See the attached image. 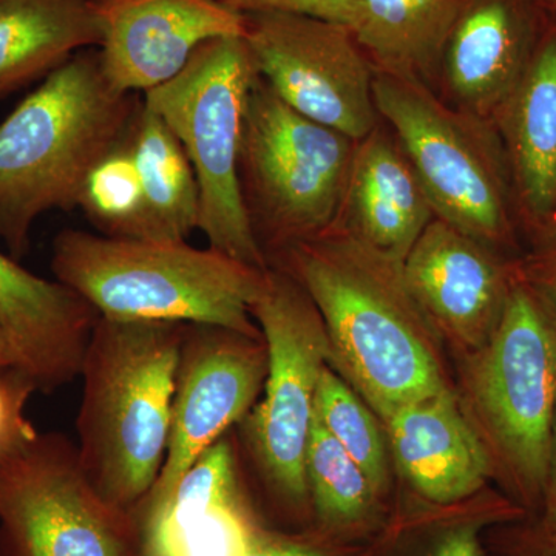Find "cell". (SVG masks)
I'll return each instance as SVG.
<instances>
[{"mask_svg":"<svg viewBox=\"0 0 556 556\" xmlns=\"http://www.w3.org/2000/svg\"><path fill=\"white\" fill-rule=\"evenodd\" d=\"M357 141L302 115L262 76L252 83L239 179L249 225L266 262L338 223Z\"/></svg>","mask_w":556,"mask_h":556,"instance_id":"5b68a950","label":"cell"},{"mask_svg":"<svg viewBox=\"0 0 556 556\" xmlns=\"http://www.w3.org/2000/svg\"><path fill=\"white\" fill-rule=\"evenodd\" d=\"M543 527L546 532L556 535V408L554 427H552L551 460H548V475L546 490L543 496Z\"/></svg>","mask_w":556,"mask_h":556,"instance_id":"d6a6232c","label":"cell"},{"mask_svg":"<svg viewBox=\"0 0 556 556\" xmlns=\"http://www.w3.org/2000/svg\"><path fill=\"white\" fill-rule=\"evenodd\" d=\"M544 3H546L548 11L556 17V0H544Z\"/></svg>","mask_w":556,"mask_h":556,"instance_id":"e575fe53","label":"cell"},{"mask_svg":"<svg viewBox=\"0 0 556 556\" xmlns=\"http://www.w3.org/2000/svg\"><path fill=\"white\" fill-rule=\"evenodd\" d=\"M316 417L325 430L361 466L372 486L382 493L387 482V453L382 431L365 402L336 372L321 371L316 393Z\"/></svg>","mask_w":556,"mask_h":556,"instance_id":"d4e9b609","label":"cell"},{"mask_svg":"<svg viewBox=\"0 0 556 556\" xmlns=\"http://www.w3.org/2000/svg\"><path fill=\"white\" fill-rule=\"evenodd\" d=\"M131 518L138 556H243L266 529L241 490L228 434L200 456L166 501Z\"/></svg>","mask_w":556,"mask_h":556,"instance_id":"2e32d148","label":"cell"},{"mask_svg":"<svg viewBox=\"0 0 556 556\" xmlns=\"http://www.w3.org/2000/svg\"><path fill=\"white\" fill-rule=\"evenodd\" d=\"M101 64L116 89L137 93L178 75L204 42L243 38L244 16L217 0H93Z\"/></svg>","mask_w":556,"mask_h":556,"instance_id":"4fadbf2b","label":"cell"},{"mask_svg":"<svg viewBox=\"0 0 556 556\" xmlns=\"http://www.w3.org/2000/svg\"><path fill=\"white\" fill-rule=\"evenodd\" d=\"M217 2L241 16L265 13L302 14V16L338 22L353 31L362 21V7L358 0H217Z\"/></svg>","mask_w":556,"mask_h":556,"instance_id":"83f0119b","label":"cell"},{"mask_svg":"<svg viewBox=\"0 0 556 556\" xmlns=\"http://www.w3.org/2000/svg\"><path fill=\"white\" fill-rule=\"evenodd\" d=\"M380 118L407 153L434 215L486 247H510L519 219L495 127L416 80L376 72Z\"/></svg>","mask_w":556,"mask_h":556,"instance_id":"52a82bcc","label":"cell"},{"mask_svg":"<svg viewBox=\"0 0 556 556\" xmlns=\"http://www.w3.org/2000/svg\"><path fill=\"white\" fill-rule=\"evenodd\" d=\"M548 20L544 0H466L442 58L439 97L492 124L525 76Z\"/></svg>","mask_w":556,"mask_h":556,"instance_id":"5bb4252c","label":"cell"},{"mask_svg":"<svg viewBox=\"0 0 556 556\" xmlns=\"http://www.w3.org/2000/svg\"><path fill=\"white\" fill-rule=\"evenodd\" d=\"M98 318L67 285L36 276L0 252V329L38 391L50 394L79 378Z\"/></svg>","mask_w":556,"mask_h":556,"instance_id":"e0dca14e","label":"cell"},{"mask_svg":"<svg viewBox=\"0 0 556 556\" xmlns=\"http://www.w3.org/2000/svg\"><path fill=\"white\" fill-rule=\"evenodd\" d=\"M338 536L317 529L309 535H281L265 529L243 556H346Z\"/></svg>","mask_w":556,"mask_h":556,"instance_id":"f1b7e54d","label":"cell"},{"mask_svg":"<svg viewBox=\"0 0 556 556\" xmlns=\"http://www.w3.org/2000/svg\"><path fill=\"white\" fill-rule=\"evenodd\" d=\"M437 217L426 189L390 127L357 141L334 228L402 265Z\"/></svg>","mask_w":556,"mask_h":556,"instance_id":"d6986e66","label":"cell"},{"mask_svg":"<svg viewBox=\"0 0 556 556\" xmlns=\"http://www.w3.org/2000/svg\"><path fill=\"white\" fill-rule=\"evenodd\" d=\"M186 325L100 317L84 356L80 464L98 493L130 515L166 460Z\"/></svg>","mask_w":556,"mask_h":556,"instance_id":"3957f363","label":"cell"},{"mask_svg":"<svg viewBox=\"0 0 556 556\" xmlns=\"http://www.w3.org/2000/svg\"><path fill=\"white\" fill-rule=\"evenodd\" d=\"M554 233H556V222H555L554 229H552V230H551V233H548V236H547V237L554 236ZM547 237H546V239H547ZM543 240H544V239H543ZM543 240H541V241H543ZM538 243H540V241H538Z\"/></svg>","mask_w":556,"mask_h":556,"instance_id":"d590c367","label":"cell"},{"mask_svg":"<svg viewBox=\"0 0 556 556\" xmlns=\"http://www.w3.org/2000/svg\"><path fill=\"white\" fill-rule=\"evenodd\" d=\"M266 375L268 350L263 334L254 338L215 325H186L166 460L155 485L135 510L166 501L200 456L239 426L262 396Z\"/></svg>","mask_w":556,"mask_h":556,"instance_id":"7c38bea8","label":"cell"},{"mask_svg":"<svg viewBox=\"0 0 556 556\" xmlns=\"http://www.w3.org/2000/svg\"><path fill=\"white\" fill-rule=\"evenodd\" d=\"M93 0H0V94L100 47Z\"/></svg>","mask_w":556,"mask_h":556,"instance_id":"44dd1931","label":"cell"},{"mask_svg":"<svg viewBox=\"0 0 556 556\" xmlns=\"http://www.w3.org/2000/svg\"><path fill=\"white\" fill-rule=\"evenodd\" d=\"M244 24L258 75L288 105L354 141L375 130L376 70L350 27L285 13L249 14Z\"/></svg>","mask_w":556,"mask_h":556,"instance_id":"8fae6325","label":"cell"},{"mask_svg":"<svg viewBox=\"0 0 556 556\" xmlns=\"http://www.w3.org/2000/svg\"><path fill=\"white\" fill-rule=\"evenodd\" d=\"M354 36L376 72L438 93L442 58L466 0H358Z\"/></svg>","mask_w":556,"mask_h":556,"instance_id":"7402d4cb","label":"cell"},{"mask_svg":"<svg viewBox=\"0 0 556 556\" xmlns=\"http://www.w3.org/2000/svg\"><path fill=\"white\" fill-rule=\"evenodd\" d=\"M510 556H556V535L541 526L518 533L511 541Z\"/></svg>","mask_w":556,"mask_h":556,"instance_id":"1f68e13d","label":"cell"},{"mask_svg":"<svg viewBox=\"0 0 556 556\" xmlns=\"http://www.w3.org/2000/svg\"><path fill=\"white\" fill-rule=\"evenodd\" d=\"M251 314L268 350V375L262 399L240 420L241 439L270 493L289 510L305 514L318 379L331 361L327 329L308 292L277 266L266 269Z\"/></svg>","mask_w":556,"mask_h":556,"instance_id":"ba28073f","label":"cell"},{"mask_svg":"<svg viewBox=\"0 0 556 556\" xmlns=\"http://www.w3.org/2000/svg\"><path fill=\"white\" fill-rule=\"evenodd\" d=\"M36 391L35 382L21 368L0 367V460L13 455L38 433L25 415Z\"/></svg>","mask_w":556,"mask_h":556,"instance_id":"4316f807","label":"cell"},{"mask_svg":"<svg viewBox=\"0 0 556 556\" xmlns=\"http://www.w3.org/2000/svg\"><path fill=\"white\" fill-rule=\"evenodd\" d=\"M7 365H16V357H14L13 348H11L9 340L0 329V367H7Z\"/></svg>","mask_w":556,"mask_h":556,"instance_id":"836d02e7","label":"cell"},{"mask_svg":"<svg viewBox=\"0 0 556 556\" xmlns=\"http://www.w3.org/2000/svg\"><path fill=\"white\" fill-rule=\"evenodd\" d=\"M518 265L434 217L402 263L409 295L428 320L468 345H484L503 314Z\"/></svg>","mask_w":556,"mask_h":556,"instance_id":"9a60e30c","label":"cell"},{"mask_svg":"<svg viewBox=\"0 0 556 556\" xmlns=\"http://www.w3.org/2000/svg\"><path fill=\"white\" fill-rule=\"evenodd\" d=\"M0 556H138L134 518L98 493L64 434L0 460Z\"/></svg>","mask_w":556,"mask_h":556,"instance_id":"30bf717a","label":"cell"},{"mask_svg":"<svg viewBox=\"0 0 556 556\" xmlns=\"http://www.w3.org/2000/svg\"><path fill=\"white\" fill-rule=\"evenodd\" d=\"M305 471L311 510L321 532L342 538L375 517L380 493L356 460L318 422L316 413Z\"/></svg>","mask_w":556,"mask_h":556,"instance_id":"cb8c5ba5","label":"cell"},{"mask_svg":"<svg viewBox=\"0 0 556 556\" xmlns=\"http://www.w3.org/2000/svg\"><path fill=\"white\" fill-rule=\"evenodd\" d=\"M130 130L91 170L79 201L91 225L101 236L113 239H134L141 212V177L131 149Z\"/></svg>","mask_w":556,"mask_h":556,"instance_id":"484cf974","label":"cell"},{"mask_svg":"<svg viewBox=\"0 0 556 556\" xmlns=\"http://www.w3.org/2000/svg\"><path fill=\"white\" fill-rule=\"evenodd\" d=\"M308 292L324 320L331 361L383 420L447 390L426 332L428 318L390 262L339 229L270 260Z\"/></svg>","mask_w":556,"mask_h":556,"instance_id":"6da1fadb","label":"cell"},{"mask_svg":"<svg viewBox=\"0 0 556 556\" xmlns=\"http://www.w3.org/2000/svg\"><path fill=\"white\" fill-rule=\"evenodd\" d=\"M386 424L397 466L420 496L450 506L485 484L489 455L448 390L404 405Z\"/></svg>","mask_w":556,"mask_h":556,"instance_id":"ffe728a7","label":"cell"},{"mask_svg":"<svg viewBox=\"0 0 556 556\" xmlns=\"http://www.w3.org/2000/svg\"><path fill=\"white\" fill-rule=\"evenodd\" d=\"M518 273L556 313V233L535 244L533 254L518 265Z\"/></svg>","mask_w":556,"mask_h":556,"instance_id":"f546056e","label":"cell"},{"mask_svg":"<svg viewBox=\"0 0 556 556\" xmlns=\"http://www.w3.org/2000/svg\"><path fill=\"white\" fill-rule=\"evenodd\" d=\"M257 75L244 38L212 39L175 78L146 91L142 100L174 131L192 164L200 190L199 230L208 247L266 269L239 179L244 110Z\"/></svg>","mask_w":556,"mask_h":556,"instance_id":"8992f818","label":"cell"},{"mask_svg":"<svg viewBox=\"0 0 556 556\" xmlns=\"http://www.w3.org/2000/svg\"><path fill=\"white\" fill-rule=\"evenodd\" d=\"M142 100L116 89L100 50L51 72L0 124V240L28 251L36 219L79 207L91 170L129 134Z\"/></svg>","mask_w":556,"mask_h":556,"instance_id":"7a4b0ae2","label":"cell"},{"mask_svg":"<svg viewBox=\"0 0 556 556\" xmlns=\"http://www.w3.org/2000/svg\"><path fill=\"white\" fill-rule=\"evenodd\" d=\"M481 521H464L450 527L427 556H481Z\"/></svg>","mask_w":556,"mask_h":556,"instance_id":"4dcf8cb0","label":"cell"},{"mask_svg":"<svg viewBox=\"0 0 556 556\" xmlns=\"http://www.w3.org/2000/svg\"><path fill=\"white\" fill-rule=\"evenodd\" d=\"M473 391L522 497L543 503L556 408V313L519 273L475 365Z\"/></svg>","mask_w":556,"mask_h":556,"instance_id":"9c48e42d","label":"cell"},{"mask_svg":"<svg viewBox=\"0 0 556 556\" xmlns=\"http://www.w3.org/2000/svg\"><path fill=\"white\" fill-rule=\"evenodd\" d=\"M130 142L142 186L131 240L188 241L200 223L195 174L174 131L144 100L131 124Z\"/></svg>","mask_w":556,"mask_h":556,"instance_id":"603a6c76","label":"cell"},{"mask_svg":"<svg viewBox=\"0 0 556 556\" xmlns=\"http://www.w3.org/2000/svg\"><path fill=\"white\" fill-rule=\"evenodd\" d=\"M51 268L100 317L206 324L262 336L251 306L268 268H254L215 248L62 230Z\"/></svg>","mask_w":556,"mask_h":556,"instance_id":"277c9868","label":"cell"},{"mask_svg":"<svg viewBox=\"0 0 556 556\" xmlns=\"http://www.w3.org/2000/svg\"><path fill=\"white\" fill-rule=\"evenodd\" d=\"M492 126L506 155L519 228L535 244L556 222V17Z\"/></svg>","mask_w":556,"mask_h":556,"instance_id":"ac0fdd59","label":"cell"}]
</instances>
